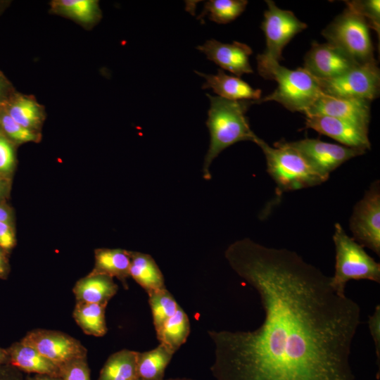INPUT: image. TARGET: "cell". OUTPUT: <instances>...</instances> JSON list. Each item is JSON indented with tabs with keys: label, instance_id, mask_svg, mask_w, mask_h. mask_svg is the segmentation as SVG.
Returning a JSON list of instances; mask_svg holds the SVG:
<instances>
[{
	"label": "cell",
	"instance_id": "1",
	"mask_svg": "<svg viewBox=\"0 0 380 380\" xmlns=\"http://www.w3.org/2000/svg\"><path fill=\"white\" fill-rule=\"evenodd\" d=\"M232 269L259 295L265 317L253 331H208L216 380H355L351 346L360 305L296 252L238 240Z\"/></svg>",
	"mask_w": 380,
	"mask_h": 380
},
{
	"label": "cell",
	"instance_id": "2",
	"mask_svg": "<svg viewBox=\"0 0 380 380\" xmlns=\"http://www.w3.org/2000/svg\"><path fill=\"white\" fill-rule=\"evenodd\" d=\"M207 96L210 102L206 121L210 141L204 159L203 175L208 180L211 177L210 166L223 150L241 141L255 142L258 137L251 130L245 115L252 104L251 101H232Z\"/></svg>",
	"mask_w": 380,
	"mask_h": 380
},
{
	"label": "cell",
	"instance_id": "3",
	"mask_svg": "<svg viewBox=\"0 0 380 380\" xmlns=\"http://www.w3.org/2000/svg\"><path fill=\"white\" fill-rule=\"evenodd\" d=\"M255 143L262 149L266 159L267 171L280 192L317 186L329 178L289 147L284 140L274 143V147L259 137Z\"/></svg>",
	"mask_w": 380,
	"mask_h": 380
},
{
	"label": "cell",
	"instance_id": "4",
	"mask_svg": "<svg viewBox=\"0 0 380 380\" xmlns=\"http://www.w3.org/2000/svg\"><path fill=\"white\" fill-rule=\"evenodd\" d=\"M333 241L336 250L335 272L331 277L333 286L345 293L350 280L367 279L380 282V264L350 237L339 223L334 225Z\"/></svg>",
	"mask_w": 380,
	"mask_h": 380
},
{
	"label": "cell",
	"instance_id": "5",
	"mask_svg": "<svg viewBox=\"0 0 380 380\" xmlns=\"http://www.w3.org/2000/svg\"><path fill=\"white\" fill-rule=\"evenodd\" d=\"M267 9L264 13L261 25L266 39V48L256 57L258 70L264 78L269 80L272 68L282 60V51L295 35L307 28L294 13L279 8L272 0L265 1Z\"/></svg>",
	"mask_w": 380,
	"mask_h": 380
},
{
	"label": "cell",
	"instance_id": "6",
	"mask_svg": "<svg viewBox=\"0 0 380 380\" xmlns=\"http://www.w3.org/2000/svg\"><path fill=\"white\" fill-rule=\"evenodd\" d=\"M269 80L277 82V88L264 98L251 101L252 104L273 101L290 111L305 114L322 93L317 79L303 68L290 70L277 63L270 70Z\"/></svg>",
	"mask_w": 380,
	"mask_h": 380
},
{
	"label": "cell",
	"instance_id": "7",
	"mask_svg": "<svg viewBox=\"0 0 380 380\" xmlns=\"http://www.w3.org/2000/svg\"><path fill=\"white\" fill-rule=\"evenodd\" d=\"M327 40L357 64L376 61L369 35V27L360 15L346 8L322 32Z\"/></svg>",
	"mask_w": 380,
	"mask_h": 380
},
{
	"label": "cell",
	"instance_id": "8",
	"mask_svg": "<svg viewBox=\"0 0 380 380\" xmlns=\"http://www.w3.org/2000/svg\"><path fill=\"white\" fill-rule=\"evenodd\" d=\"M317 80L323 94L335 97L371 102L379 94L380 72L376 61L357 65L334 78Z\"/></svg>",
	"mask_w": 380,
	"mask_h": 380
},
{
	"label": "cell",
	"instance_id": "9",
	"mask_svg": "<svg viewBox=\"0 0 380 380\" xmlns=\"http://www.w3.org/2000/svg\"><path fill=\"white\" fill-rule=\"evenodd\" d=\"M353 239L380 255V186L374 182L353 208L349 220Z\"/></svg>",
	"mask_w": 380,
	"mask_h": 380
},
{
	"label": "cell",
	"instance_id": "10",
	"mask_svg": "<svg viewBox=\"0 0 380 380\" xmlns=\"http://www.w3.org/2000/svg\"><path fill=\"white\" fill-rule=\"evenodd\" d=\"M20 341L53 362L59 368L75 359L87 357V350L67 334L44 329L29 331Z\"/></svg>",
	"mask_w": 380,
	"mask_h": 380
},
{
	"label": "cell",
	"instance_id": "11",
	"mask_svg": "<svg viewBox=\"0 0 380 380\" xmlns=\"http://www.w3.org/2000/svg\"><path fill=\"white\" fill-rule=\"evenodd\" d=\"M285 142L303 156L319 172L328 177L345 162L366 152L362 149L328 143L318 139L306 138Z\"/></svg>",
	"mask_w": 380,
	"mask_h": 380
},
{
	"label": "cell",
	"instance_id": "12",
	"mask_svg": "<svg viewBox=\"0 0 380 380\" xmlns=\"http://www.w3.org/2000/svg\"><path fill=\"white\" fill-rule=\"evenodd\" d=\"M359 65L335 45L312 44L304 57L303 68L317 79L336 77Z\"/></svg>",
	"mask_w": 380,
	"mask_h": 380
},
{
	"label": "cell",
	"instance_id": "13",
	"mask_svg": "<svg viewBox=\"0 0 380 380\" xmlns=\"http://www.w3.org/2000/svg\"><path fill=\"white\" fill-rule=\"evenodd\" d=\"M370 103L366 100L335 97L322 93L305 115H320L336 118L368 129Z\"/></svg>",
	"mask_w": 380,
	"mask_h": 380
},
{
	"label": "cell",
	"instance_id": "14",
	"mask_svg": "<svg viewBox=\"0 0 380 380\" xmlns=\"http://www.w3.org/2000/svg\"><path fill=\"white\" fill-rule=\"evenodd\" d=\"M305 127L329 137L347 147L365 151L371 148L368 129L346 120L326 115H306Z\"/></svg>",
	"mask_w": 380,
	"mask_h": 380
},
{
	"label": "cell",
	"instance_id": "15",
	"mask_svg": "<svg viewBox=\"0 0 380 380\" xmlns=\"http://www.w3.org/2000/svg\"><path fill=\"white\" fill-rule=\"evenodd\" d=\"M196 49L203 52L208 59L238 77L253 72L249 63L252 50L246 44L239 42L224 44L212 39Z\"/></svg>",
	"mask_w": 380,
	"mask_h": 380
},
{
	"label": "cell",
	"instance_id": "16",
	"mask_svg": "<svg viewBox=\"0 0 380 380\" xmlns=\"http://www.w3.org/2000/svg\"><path fill=\"white\" fill-rule=\"evenodd\" d=\"M195 72L205 80L203 89H212L221 98L232 101H256L260 99V89H253L238 77L227 75L222 69H219L216 75Z\"/></svg>",
	"mask_w": 380,
	"mask_h": 380
},
{
	"label": "cell",
	"instance_id": "17",
	"mask_svg": "<svg viewBox=\"0 0 380 380\" xmlns=\"http://www.w3.org/2000/svg\"><path fill=\"white\" fill-rule=\"evenodd\" d=\"M8 364L21 372L60 376V368L34 348L21 341L5 348Z\"/></svg>",
	"mask_w": 380,
	"mask_h": 380
},
{
	"label": "cell",
	"instance_id": "18",
	"mask_svg": "<svg viewBox=\"0 0 380 380\" xmlns=\"http://www.w3.org/2000/svg\"><path fill=\"white\" fill-rule=\"evenodd\" d=\"M118 289L113 278L89 273L76 282L72 291L76 302L107 305L109 300L117 293Z\"/></svg>",
	"mask_w": 380,
	"mask_h": 380
},
{
	"label": "cell",
	"instance_id": "19",
	"mask_svg": "<svg viewBox=\"0 0 380 380\" xmlns=\"http://www.w3.org/2000/svg\"><path fill=\"white\" fill-rule=\"evenodd\" d=\"M95 265L90 274L116 277L125 289L127 279L130 277V256L129 251L121 248H98L95 250Z\"/></svg>",
	"mask_w": 380,
	"mask_h": 380
},
{
	"label": "cell",
	"instance_id": "20",
	"mask_svg": "<svg viewBox=\"0 0 380 380\" xmlns=\"http://www.w3.org/2000/svg\"><path fill=\"white\" fill-rule=\"evenodd\" d=\"M129 253V275L147 293L166 288L163 273L151 255L130 251Z\"/></svg>",
	"mask_w": 380,
	"mask_h": 380
},
{
	"label": "cell",
	"instance_id": "21",
	"mask_svg": "<svg viewBox=\"0 0 380 380\" xmlns=\"http://www.w3.org/2000/svg\"><path fill=\"white\" fill-rule=\"evenodd\" d=\"M18 123L37 132L42 123V110L32 99L22 95H11L1 106Z\"/></svg>",
	"mask_w": 380,
	"mask_h": 380
},
{
	"label": "cell",
	"instance_id": "22",
	"mask_svg": "<svg viewBox=\"0 0 380 380\" xmlns=\"http://www.w3.org/2000/svg\"><path fill=\"white\" fill-rule=\"evenodd\" d=\"M138 352L122 349L107 359L98 380H138Z\"/></svg>",
	"mask_w": 380,
	"mask_h": 380
},
{
	"label": "cell",
	"instance_id": "23",
	"mask_svg": "<svg viewBox=\"0 0 380 380\" xmlns=\"http://www.w3.org/2000/svg\"><path fill=\"white\" fill-rule=\"evenodd\" d=\"M175 353L164 344L155 348L138 352L137 373L140 380H163L165 371Z\"/></svg>",
	"mask_w": 380,
	"mask_h": 380
},
{
	"label": "cell",
	"instance_id": "24",
	"mask_svg": "<svg viewBox=\"0 0 380 380\" xmlns=\"http://www.w3.org/2000/svg\"><path fill=\"white\" fill-rule=\"evenodd\" d=\"M106 305L76 302L72 316L75 322L87 335L101 337L108 331Z\"/></svg>",
	"mask_w": 380,
	"mask_h": 380
},
{
	"label": "cell",
	"instance_id": "25",
	"mask_svg": "<svg viewBox=\"0 0 380 380\" xmlns=\"http://www.w3.org/2000/svg\"><path fill=\"white\" fill-rule=\"evenodd\" d=\"M156 333L160 343L175 353L190 334V322L186 313L179 306L176 312Z\"/></svg>",
	"mask_w": 380,
	"mask_h": 380
},
{
	"label": "cell",
	"instance_id": "26",
	"mask_svg": "<svg viewBox=\"0 0 380 380\" xmlns=\"http://www.w3.org/2000/svg\"><path fill=\"white\" fill-rule=\"evenodd\" d=\"M54 9L84 24H91L101 16L99 3L95 0H58Z\"/></svg>",
	"mask_w": 380,
	"mask_h": 380
},
{
	"label": "cell",
	"instance_id": "27",
	"mask_svg": "<svg viewBox=\"0 0 380 380\" xmlns=\"http://www.w3.org/2000/svg\"><path fill=\"white\" fill-rule=\"evenodd\" d=\"M247 4L248 1L246 0H210L205 2L198 18L208 15L215 23H228L239 16Z\"/></svg>",
	"mask_w": 380,
	"mask_h": 380
},
{
	"label": "cell",
	"instance_id": "28",
	"mask_svg": "<svg viewBox=\"0 0 380 380\" xmlns=\"http://www.w3.org/2000/svg\"><path fill=\"white\" fill-rule=\"evenodd\" d=\"M148 295L156 331L176 312L179 305L166 288L152 291Z\"/></svg>",
	"mask_w": 380,
	"mask_h": 380
},
{
	"label": "cell",
	"instance_id": "29",
	"mask_svg": "<svg viewBox=\"0 0 380 380\" xmlns=\"http://www.w3.org/2000/svg\"><path fill=\"white\" fill-rule=\"evenodd\" d=\"M0 132L14 144L36 142L40 138L37 132L18 123L2 107H0Z\"/></svg>",
	"mask_w": 380,
	"mask_h": 380
},
{
	"label": "cell",
	"instance_id": "30",
	"mask_svg": "<svg viewBox=\"0 0 380 380\" xmlns=\"http://www.w3.org/2000/svg\"><path fill=\"white\" fill-rule=\"evenodd\" d=\"M347 7L363 17L369 28H372L379 37L380 33V1L353 0L345 1Z\"/></svg>",
	"mask_w": 380,
	"mask_h": 380
},
{
	"label": "cell",
	"instance_id": "31",
	"mask_svg": "<svg viewBox=\"0 0 380 380\" xmlns=\"http://www.w3.org/2000/svg\"><path fill=\"white\" fill-rule=\"evenodd\" d=\"M15 165V144L0 132V175L11 179Z\"/></svg>",
	"mask_w": 380,
	"mask_h": 380
},
{
	"label": "cell",
	"instance_id": "32",
	"mask_svg": "<svg viewBox=\"0 0 380 380\" xmlns=\"http://www.w3.org/2000/svg\"><path fill=\"white\" fill-rule=\"evenodd\" d=\"M62 380H91L87 357L75 359L60 367Z\"/></svg>",
	"mask_w": 380,
	"mask_h": 380
},
{
	"label": "cell",
	"instance_id": "33",
	"mask_svg": "<svg viewBox=\"0 0 380 380\" xmlns=\"http://www.w3.org/2000/svg\"><path fill=\"white\" fill-rule=\"evenodd\" d=\"M368 326L374 343L376 355L379 368L380 360V305H377L374 313L369 317Z\"/></svg>",
	"mask_w": 380,
	"mask_h": 380
},
{
	"label": "cell",
	"instance_id": "34",
	"mask_svg": "<svg viewBox=\"0 0 380 380\" xmlns=\"http://www.w3.org/2000/svg\"><path fill=\"white\" fill-rule=\"evenodd\" d=\"M15 244L13 224L0 222V248L5 253L11 250Z\"/></svg>",
	"mask_w": 380,
	"mask_h": 380
},
{
	"label": "cell",
	"instance_id": "35",
	"mask_svg": "<svg viewBox=\"0 0 380 380\" xmlns=\"http://www.w3.org/2000/svg\"><path fill=\"white\" fill-rule=\"evenodd\" d=\"M0 380H25V379L21 371L9 364H5L0 365Z\"/></svg>",
	"mask_w": 380,
	"mask_h": 380
},
{
	"label": "cell",
	"instance_id": "36",
	"mask_svg": "<svg viewBox=\"0 0 380 380\" xmlns=\"http://www.w3.org/2000/svg\"><path fill=\"white\" fill-rule=\"evenodd\" d=\"M11 179L0 175V203H6L11 185Z\"/></svg>",
	"mask_w": 380,
	"mask_h": 380
},
{
	"label": "cell",
	"instance_id": "37",
	"mask_svg": "<svg viewBox=\"0 0 380 380\" xmlns=\"http://www.w3.org/2000/svg\"><path fill=\"white\" fill-rule=\"evenodd\" d=\"M9 83L0 72V107L10 98Z\"/></svg>",
	"mask_w": 380,
	"mask_h": 380
},
{
	"label": "cell",
	"instance_id": "38",
	"mask_svg": "<svg viewBox=\"0 0 380 380\" xmlns=\"http://www.w3.org/2000/svg\"><path fill=\"white\" fill-rule=\"evenodd\" d=\"M0 222L13 224V210L6 203H0Z\"/></svg>",
	"mask_w": 380,
	"mask_h": 380
},
{
	"label": "cell",
	"instance_id": "39",
	"mask_svg": "<svg viewBox=\"0 0 380 380\" xmlns=\"http://www.w3.org/2000/svg\"><path fill=\"white\" fill-rule=\"evenodd\" d=\"M6 253L0 248V278H5L8 273V262Z\"/></svg>",
	"mask_w": 380,
	"mask_h": 380
},
{
	"label": "cell",
	"instance_id": "40",
	"mask_svg": "<svg viewBox=\"0 0 380 380\" xmlns=\"http://www.w3.org/2000/svg\"><path fill=\"white\" fill-rule=\"evenodd\" d=\"M25 380H62L61 376H51L47 374H34L27 376Z\"/></svg>",
	"mask_w": 380,
	"mask_h": 380
},
{
	"label": "cell",
	"instance_id": "41",
	"mask_svg": "<svg viewBox=\"0 0 380 380\" xmlns=\"http://www.w3.org/2000/svg\"><path fill=\"white\" fill-rule=\"evenodd\" d=\"M8 364V356L5 348L0 347V365Z\"/></svg>",
	"mask_w": 380,
	"mask_h": 380
},
{
	"label": "cell",
	"instance_id": "42",
	"mask_svg": "<svg viewBox=\"0 0 380 380\" xmlns=\"http://www.w3.org/2000/svg\"><path fill=\"white\" fill-rule=\"evenodd\" d=\"M138 380H140V379H138ZM163 380H164V379H163ZM166 380H194V379H189V378H176V379H166Z\"/></svg>",
	"mask_w": 380,
	"mask_h": 380
}]
</instances>
